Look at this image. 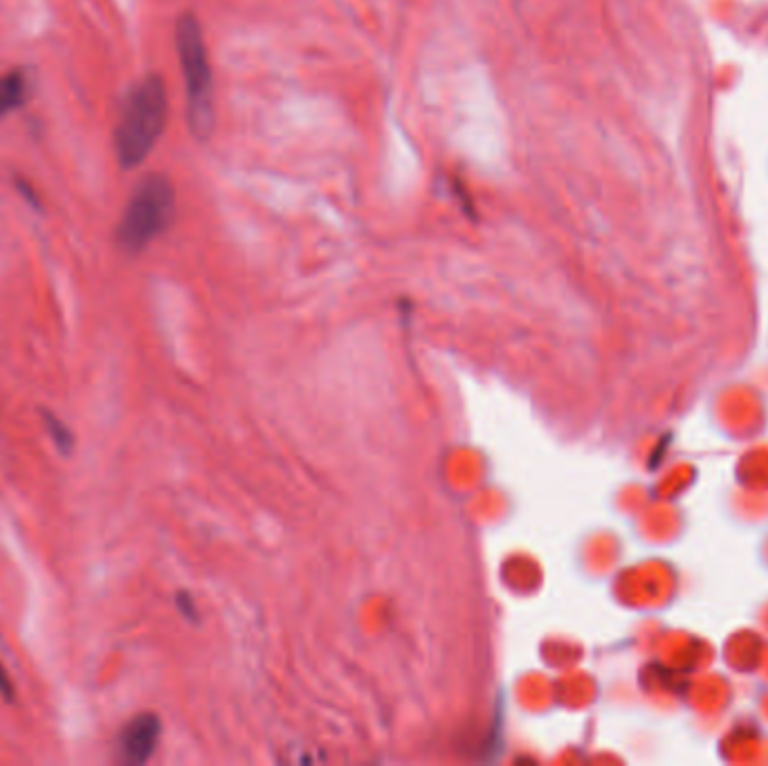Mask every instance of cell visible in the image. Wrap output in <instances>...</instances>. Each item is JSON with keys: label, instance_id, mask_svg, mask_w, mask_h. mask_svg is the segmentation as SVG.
Masks as SVG:
<instances>
[{"label": "cell", "instance_id": "cell-4", "mask_svg": "<svg viewBox=\"0 0 768 766\" xmlns=\"http://www.w3.org/2000/svg\"><path fill=\"white\" fill-rule=\"evenodd\" d=\"M160 740V719L146 713L135 717L120 737V755L126 764L140 766L151 760Z\"/></svg>", "mask_w": 768, "mask_h": 766}, {"label": "cell", "instance_id": "cell-8", "mask_svg": "<svg viewBox=\"0 0 768 766\" xmlns=\"http://www.w3.org/2000/svg\"><path fill=\"white\" fill-rule=\"evenodd\" d=\"M0 695H3L7 701L14 699V686H12V679H9V674L5 670V665L0 663Z\"/></svg>", "mask_w": 768, "mask_h": 766}, {"label": "cell", "instance_id": "cell-1", "mask_svg": "<svg viewBox=\"0 0 768 766\" xmlns=\"http://www.w3.org/2000/svg\"><path fill=\"white\" fill-rule=\"evenodd\" d=\"M169 120V95L160 75H146L128 90L115 126V153L122 169H135L153 153Z\"/></svg>", "mask_w": 768, "mask_h": 766}, {"label": "cell", "instance_id": "cell-2", "mask_svg": "<svg viewBox=\"0 0 768 766\" xmlns=\"http://www.w3.org/2000/svg\"><path fill=\"white\" fill-rule=\"evenodd\" d=\"M176 52L185 81L187 124L196 140L212 138L216 126L214 77L207 41L194 14H182L176 23Z\"/></svg>", "mask_w": 768, "mask_h": 766}, {"label": "cell", "instance_id": "cell-5", "mask_svg": "<svg viewBox=\"0 0 768 766\" xmlns=\"http://www.w3.org/2000/svg\"><path fill=\"white\" fill-rule=\"evenodd\" d=\"M32 95V77L25 70L14 68L0 77V122L21 111Z\"/></svg>", "mask_w": 768, "mask_h": 766}, {"label": "cell", "instance_id": "cell-3", "mask_svg": "<svg viewBox=\"0 0 768 766\" xmlns=\"http://www.w3.org/2000/svg\"><path fill=\"white\" fill-rule=\"evenodd\" d=\"M176 221V187L162 173H149L128 198L117 243L128 254H140Z\"/></svg>", "mask_w": 768, "mask_h": 766}, {"label": "cell", "instance_id": "cell-7", "mask_svg": "<svg viewBox=\"0 0 768 766\" xmlns=\"http://www.w3.org/2000/svg\"><path fill=\"white\" fill-rule=\"evenodd\" d=\"M14 187H16L18 194H21V198L27 200V203H30V205L36 207V209H41V196L36 194L34 182L23 180V178H16V180H14Z\"/></svg>", "mask_w": 768, "mask_h": 766}, {"label": "cell", "instance_id": "cell-6", "mask_svg": "<svg viewBox=\"0 0 768 766\" xmlns=\"http://www.w3.org/2000/svg\"><path fill=\"white\" fill-rule=\"evenodd\" d=\"M45 427H48V432L52 436V443L57 445L63 454H70L72 452V432L68 430V425L61 423L54 414H45Z\"/></svg>", "mask_w": 768, "mask_h": 766}]
</instances>
